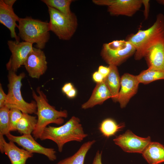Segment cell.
Listing matches in <instances>:
<instances>
[{
	"instance_id": "d590c367",
	"label": "cell",
	"mask_w": 164,
	"mask_h": 164,
	"mask_svg": "<svg viewBox=\"0 0 164 164\" xmlns=\"http://www.w3.org/2000/svg\"><path fill=\"white\" fill-rule=\"evenodd\" d=\"M4 2L10 7L13 8V6L16 1L15 0H3Z\"/></svg>"
},
{
	"instance_id": "8d00e7d4",
	"label": "cell",
	"mask_w": 164,
	"mask_h": 164,
	"mask_svg": "<svg viewBox=\"0 0 164 164\" xmlns=\"http://www.w3.org/2000/svg\"><path fill=\"white\" fill-rule=\"evenodd\" d=\"M156 1L159 4L164 5V0H158Z\"/></svg>"
},
{
	"instance_id": "f546056e",
	"label": "cell",
	"mask_w": 164,
	"mask_h": 164,
	"mask_svg": "<svg viewBox=\"0 0 164 164\" xmlns=\"http://www.w3.org/2000/svg\"><path fill=\"white\" fill-rule=\"evenodd\" d=\"M94 80L97 83L102 82L104 81V78L99 72L96 71L92 75Z\"/></svg>"
},
{
	"instance_id": "83f0119b",
	"label": "cell",
	"mask_w": 164,
	"mask_h": 164,
	"mask_svg": "<svg viewBox=\"0 0 164 164\" xmlns=\"http://www.w3.org/2000/svg\"><path fill=\"white\" fill-rule=\"evenodd\" d=\"M7 97V94L4 92L2 84H0V108L5 105Z\"/></svg>"
},
{
	"instance_id": "484cf974",
	"label": "cell",
	"mask_w": 164,
	"mask_h": 164,
	"mask_svg": "<svg viewBox=\"0 0 164 164\" xmlns=\"http://www.w3.org/2000/svg\"><path fill=\"white\" fill-rule=\"evenodd\" d=\"M23 113L20 110L15 108L10 109L9 116L10 131H16L17 125L22 118Z\"/></svg>"
},
{
	"instance_id": "4316f807",
	"label": "cell",
	"mask_w": 164,
	"mask_h": 164,
	"mask_svg": "<svg viewBox=\"0 0 164 164\" xmlns=\"http://www.w3.org/2000/svg\"><path fill=\"white\" fill-rule=\"evenodd\" d=\"M126 42V40H115L108 43H104L103 46L111 50H118L123 48L125 46Z\"/></svg>"
},
{
	"instance_id": "9c48e42d",
	"label": "cell",
	"mask_w": 164,
	"mask_h": 164,
	"mask_svg": "<svg viewBox=\"0 0 164 164\" xmlns=\"http://www.w3.org/2000/svg\"><path fill=\"white\" fill-rule=\"evenodd\" d=\"M115 144L128 152L142 153L151 142L149 136L143 138L138 136L128 130L113 139Z\"/></svg>"
},
{
	"instance_id": "5b68a950",
	"label": "cell",
	"mask_w": 164,
	"mask_h": 164,
	"mask_svg": "<svg viewBox=\"0 0 164 164\" xmlns=\"http://www.w3.org/2000/svg\"><path fill=\"white\" fill-rule=\"evenodd\" d=\"M15 72L9 71L8 92L4 105L10 109H18L22 113L36 114L37 105L36 101H32L30 103L26 102L22 97L21 93L22 80L25 77V74L22 72L18 75Z\"/></svg>"
},
{
	"instance_id": "ba28073f",
	"label": "cell",
	"mask_w": 164,
	"mask_h": 164,
	"mask_svg": "<svg viewBox=\"0 0 164 164\" xmlns=\"http://www.w3.org/2000/svg\"><path fill=\"white\" fill-rule=\"evenodd\" d=\"M6 136L9 141L16 143L31 153L43 155L51 161H54L56 159V152L54 149L43 146L36 141L31 135L16 136L10 133Z\"/></svg>"
},
{
	"instance_id": "ac0fdd59",
	"label": "cell",
	"mask_w": 164,
	"mask_h": 164,
	"mask_svg": "<svg viewBox=\"0 0 164 164\" xmlns=\"http://www.w3.org/2000/svg\"><path fill=\"white\" fill-rule=\"evenodd\" d=\"M142 154L149 164H159L164 162V146L158 142H151Z\"/></svg>"
},
{
	"instance_id": "7a4b0ae2",
	"label": "cell",
	"mask_w": 164,
	"mask_h": 164,
	"mask_svg": "<svg viewBox=\"0 0 164 164\" xmlns=\"http://www.w3.org/2000/svg\"><path fill=\"white\" fill-rule=\"evenodd\" d=\"M80 122L79 118L73 116L61 126H47L44 130L40 139L53 141L56 144L59 152H61L66 143L72 141L81 142L88 136L84 132Z\"/></svg>"
},
{
	"instance_id": "8992f818",
	"label": "cell",
	"mask_w": 164,
	"mask_h": 164,
	"mask_svg": "<svg viewBox=\"0 0 164 164\" xmlns=\"http://www.w3.org/2000/svg\"><path fill=\"white\" fill-rule=\"evenodd\" d=\"M50 20V31L60 39L70 40L75 33L78 26L77 16L73 13L67 15L58 10L47 6Z\"/></svg>"
},
{
	"instance_id": "52a82bcc",
	"label": "cell",
	"mask_w": 164,
	"mask_h": 164,
	"mask_svg": "<svg viewBox=\"0 0 164 164\" xmlns=\"http://www.w3.org/2000/svg\"><path fill=\"white\" fill-rule=\"evenodd\" d=\"M7 44L12 55L6 64L7 70L16 72L23 65L28 56L32 50V43L24 41L17 43L8 40Z\"/></svg>"
},
{
	"instance_id": "7402d4cb",
	"label": "cell",
	"mask_w": 164,
	"mask_h": 164,
	"mask_svg": "<svg viewBox=\"0 0 164 164\" xmlns=\"http://www.w3.org/2000/svg\"><path fill=\"white\" fill-rule=\"evenodd\" d=\"M124 126V124H118L113 119L108 118L102 121L100 125L99 129L103 136L109 138L114 135Z\"/></svg>"
},
{
	"instance_id": "603a6c76",
	"label": "cell",
	"mask_w": 164,
	"mask_h": 164,
	"mask_svg": "<svg viewBox=\"0 0 164 164\" xmlns=\"http://www.w3.org/2000/svg\"><path fill=\"white\" fill-rule=\"evenodd\" d=\"M136 77L140 83L146 84L156 80H164V71L148 67Z\"/></svg>"
},
{
	"instance_id": "30bf717a",
	"label": "cell",
	"mask_w": 164,
	"mask_h": 164,
	"mask_svg": "<svg viewBox=\"0 0 164 164\" xmlns=\"http://www.w3.org/2000/svg\"><path fill=\"white\" fill-rule=\"evenodd\" d=\"M23 65L30 77L39 79L47 68L46 56L44 52L41 49L33 47Z\"/></svg>"
},
{
	"instance_id": "277c9868",
	"label": "cell",
	"mask_w": 164,
	"mask_h": 164,
	"mask_svg": "<svg viewBox=\"0 0 164 164\" xmlns=\"http://www.w3.org/2000/svg\"><path fill=\"white\" fill-rule=\"evenodd\" d=\"M19 36L25 41L36 43V48L42 49L50 38L49 22L27 16L19 18Z\"/></svg>"
},
{
	"instance_id": "3957f363",
	"label": "cell",
	"mask_w": 164,
	"mask_h": 164,
	"mask_svg": "<svg viewBox=\"0 0 164 164\" xmlns=\"http://www.w3.org/2000/svg\"><path fill=\"white\" fill-rule=\"evenodd\" d=\"M164 40V15H158L155 21L150 27L145 30H139L127 38L126 41L135 47V59L139 60L144 57L150 47Z\"/></svg>"
},
{
	"instance_id": "e0dca14e",
	"label": "cell",
	"mask_w": 164,
	"mask_h": 164,
	"mask_svg": "<svg viewBox=\"0 0 164 164\" xmlns=\"http://www.w3.org/2000/svg\"><path fill=\"white\" fill-rule=\"evenodd\" d=\"M110 98H111V94L104 81L97 83L91 97L82 105L81 108L84 109L92 108L102 104Z\"/></svg>"
},
{
	"instance_id": "e575fe53",
	"label": "cell",
	"mask_w": 164,
	"mask_h": 164,
	"mask_svg": "<svg viewBox=\"0 0 164 164\" xmlns=\"http://www.w3.org/2000/svg\"><path fill=\"white\" fill-rule=\"evenodd\" d=\"M76 91L74 88H73L70 91L67 93L66 94L68 97L73 98L76 96Z\"/></svg>"
},
{
	"instance_id": "44dd1931",
	"label": "cell",
	"mask_w": 164,
	"mask_h": 164,
	"mask_svg": "<svg viewBox=\"0 0 164 164\" xmlns=\"http://www.w3.org/2000/svg\"><path fill=\"white\" fill-rule=\"evenodd\" d=\"M37 121L36 116L23 113L22 118L17 125L16 131L22 135H31L36 128Z\"/></svg>"
},
{
	"instance_id": "1f68e13d",
	"label": "cell",
	"mask_w": 164,
	"mask_h": 164,
	"mask_svg": "<svg viewBox=\"0 0 164 164\" xmlns=\"http://www.w3.org/2000/svg\"><path fill=\"white\" fill-rule=\"evenodd\" d=\"M98 71L102 75L104 78L109 74L110 68L109 67H107L101 65L99 67Z\"/></svg>"
},
{
	"instance_id": "2e32d148",
	"label": "cell",
	"mask_w": 164,
	"mask_h": 164,
	"mask_svg": "<svg viewBox=\"0 0 164 164\" xmlns=\"http://www.w3.org/2000/svg\"><path fill=\"white\" fill-rule=\"evenodd\" d=\"M144 57L149 67L164 71V40L149 48Z\"/></svg>"
},
{
	"instance_id": "d6a6232c",
	"label": "cell",
	"mask_w": 164,
	"mask_h": 164,
	"mask_svg": "<svg viewBox=\"0 0 164 164\" xmlns=\"http://www.w3.org/2000/svg\"><path fill=\"white\" fill-rule=\"evenodd\" d=\"M102 152L98 150L93 160L92 164H102Z\"/></svg>"
},
{
	"instance_id": "6da1fadb",
	"label": "cell",
	"mask_w": 164,
	"mask_h": 164,
	"mask_svg": "<svg viewBox=\"0 0 164 164\" xmlns=\"http://www.w3.org/2000/svg\"><path fill=\"white\" fill-rule=\"evenodd\" d=\"M36 91L38 94L34 90L32 91V97L37 105V123L32 133L35 140L40 139L48 125L52 123L61 125L64 122V118L68 116L67 110L58 111L49 103L46 96L40 87L37 88Z\"/></svg>"
},
{
	"instance_id": "4fadbf2b",
	"label": "cell",
	"mask_w": 164,
	"mask_h": 164,
	"mask_svg": "<svg viewBox=\"0 0 164 164\" xmlns=\"http://www.w3.org/2000/svg\"><path fill=\"white\" fill-rule=\"evenodd\" d=\"M15 143L6 142L4 136L0 135V151L9 158L11 164H26L27 160L32 157L33 154L16 146Z\"/></svg>"
},
{
	"instance_id": "f1b7e54d",
	"label": "cell",
	"mask_w": 164,
	"mask_h": 164,
	"mask_svg": "<svg viewBox=\"0 0 164 164\" xmlns=\"http://www.w3.org/2000/svg\"><path fill=\"white\" fill-rule=\"evenodd\" d=\"M149 0H142V5L144 6V15L145 19L148 18L149 12Z\"/></svg>"
},
{
	"instance_id": "5bb4252c",
	"label": "cell",
	"mask_w": 164,
	"mask_h": 164,
	"mask_svg": "<svg viewBox=\"0 0 164 164\" xmlns=\"http://www.w3.org/2000/svg\"><path fill=\"white\" fill-rule=\"evenodd\" d=\"M142 5V0H113L108 7V11L112 16L131 17L139 10Z\"/></svg>"
},
{
	"instance_id": "9a60e30c",
	"label": "cell",
	"mask_w": 164,
	"mask_h": 164,
	"mask_svg": "<svg viewBox=\"0 0 164 164\" xmlns=\"http://www.w3.org/2000/svg\"><path fill=\"white\" fill-rule=\"evenodd\" d=\"M19 19L13 8L6 5L3 0H0V22L9 29L11 37L15 38L17 43L19 42L20 39L16 34L15 29L18 27L16 22H18Z\"/></svg>"
},
{
	"instance_id": "d6986e66",
	"label": "cell",
	"mask_w": 164,
	"mask_h": 164,
	"mask_svg": "<svg viewBox=\"0 0 164 164\" xmlns=\"http://www.w3.org/2000/svg\"><path fill=\"white\" fill-rule=\"evenodd\" d=\"M110 72L104 80L111 95V98L117 102L121 87V78L117 66L109 65Z\"/></svg>"
},
{
	"instance_id": "836d02e7",
	"label": "cell",
	"mask_w": 164,
	"mask_h": 164,
	"mask_svg": "<svg viewBox=\"0 0 164 164\" xmlns=\"http://www.w3.org/2000/svg\"><path fill=\"white\" fill-rule=\"evenodd\" d=\"M73 88L74 87L72 84L70 83H68L65 84L63 85L62 88V90L63 93L66 94Z\"/></svg>"
},
{
	"instance_id": "7c38bea8",
	"label": "cell",
	"mask_w": 164,
	"mask_h": 164,
	"mask_svg": "<svg viewBox=\"0 0 164 164\" xmlns=\"http://www.w3.org/2000/svg\"><path fill=\"white\" fill-rule=\"evenodd\" d=\"M139 83L136 76L125 73L121 76L117 101L121 108L125 107L131 98L136 94Z\"/></svg>"
},
{
	"instance_id": "cb8c5ba5",
	"label": "cell",
	"mask_w": 164,
	"mask_h": 164,
	"mask_svg": "<svg viewBox=\"0 0 164 164\" xmlns=\"http://www.w3.org/2000/svg\"><path fill=\"white\" fill-rule=\"evenodd\" d=\"M42 2L50 7L58 10L62 13L67 15H71L70 6L72 0H42Z\"/></svg>"
},
{
	"instance_id": "4dcf8cb0",
	"label": "cell",
	"mask_w": 164,
	"mask_h": 164,
	"mask_svg": "<svg viewBox=\"0 0 164 164\" xmlns=\"http://www.w3.org/2000/svg\"><path fill=\"white\" fill-rule=\"evenodd\" d=\"M113 0H94L93 2L98 5L109 6L111 4Z\"/></svg>"
},
{
	"instance_id": "d4e9b609",
	"label": "cell",
	"mask_w": 164,
	"mask_h": 164,
	"mask_svg": "<svg viewBox=\"0 0 164 164\" xmlns=\"http://www.w3.org/2000/svg\"><path fill=\"white\" fill-rule=\"evenodd\" d=\"M10 109L5 105L0 108V135L6 136L10 133Z\"/></svg>"
},
{
	"instance_id": "ffe728a7",
	"label": "cell",
	"mask_w": 164,
	"mask_h": 164,
	"mask_svg": "<svg viewBox=\"0 0 164 164\" xmlns=\"http://www.w3.org/2000/svg\"><path fill=\"white\" fill-rule=\"evenodd\" d=\"M95 142L94 140L83 143L74 155L60 161L56 164H84L87 152Z\"/></svg>"
},
{
	"instance_id": "8fae6325",
	"label": "cell",
	"mask_w": 164,
	"mask_h": 164,
	"mask_svg": "<svg viewBox=\"0 0 164 164\" xmlns=\"http://www.w3.org/2000/svg\"><path fill=\"white\" fill-rule=\"evenodd\" d=\"M126 41L125 46L118 50H111L103 45L101 52L102 58L109 65L117 66L121 64L135 54L136 51L135 46L130 42Z\"/></svg>"
}]
</instances>
